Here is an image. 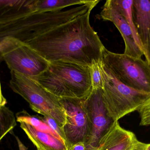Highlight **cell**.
I'll return each instance as SVG.
<instances>
[{
  "instance_id": "1",
  "label": "cell",
  "mask_w": 150,
  "mask_h": 150,
  "mask_svg": "<svg viewBox=\"0 0 150 150\" xmlns=\"http://www.w3.org/2000/svg\"><path fill=\"white\" fill-rule=\"evenodd\" d=\"M91 11L24 42L49 62L62 61L91 67L105 49L91 26Z\"/></svg>"
},
{
  "instance_id": "2",
  "label": "cell",
  "mask_w": 150,
  "mask_h": 150,
  "mask_svg": "<svg viewBox=\"0 0 150 150\" xmlns=\"http://www.w3.org/2000/svg\"><path fill=\"white\" fill-rule=\"evenodd\" d=\"M31 78L59 98L84 99L92 90L90 67L74 63L49 62L45 71Z\"/></svg>"
},
{
  "instance_id": "3",
  "label": "cell",
  "mask_w": 150,
  "mask_h": 150,
  "mask_svg": "<svg viewBox=\"0 0 150 150\" xmlns=\"http://www.w3.org/2000/svg\"><path fill=\"white\" fill-rule=\"evenodd\" d=\"M11 75V90L24 99L34 112L52 118L62 128L66 122V114L59 98L31 77L12 71Z\"/></svg>"
},
{
  "instance_id": "4",
  "label": "cell",
  "mask_w": 150,
  "mask_h": 150,
  "mask_svg": "<svg viewBox=\"0 0 150 150\" xmlns=\"http://www.w3.org/2000/svg\"><path fill=\"white\" fill-rule=\"evenodd\" d=\"M101 62L124 85L150 93V65L145 60L124 53H113L105 48Z\"/></svg>"
},
{
  "instance_id": "5",
  "label": "cell",
  "mask_w": 150,
  "mask_h": 150,
  "mask_svg": "<svg viewBox=\"0 0 150 150\" xmlns=\"http://www.w3.org/2000/svg\"><path fill=\"white\" fill-rule=\"evenodd\" d=\"M104 78L103 92L109 116L115 122L135 111L149 97L150 93L131 89L118 81L101 62Z\"/></svg>"
},
{
  "instance_id": "6",
  "label": "cell",
  "mask_w": 150,
  "mask_h": 150,
  "mask_svg": "<svg viewBox=\"0 0 150 150\" xmlns=\"http://www.w3.org/2000/svg\"><path fill=\"white\" fill-rule=\"evenodd\" d=\"M1 57L11 71L30 77L42 74L49 64L37 51L18 39H12L6 45Z\"/></svg>"
},
{
  "instance_id": "7",
  "label": "cell",
  "mask_w": 150,
  "mask_h": 150,
  "mask_svg": "<svg viewBox=\"0 0 150 150\" xmlns=\"http://www.w3.org/2000/svg\"><path fill=\"white\" fill-rule=\"evenodd\" d=\"M83 106L89 130L86 145L97 147L115 122L108 113L102 89H92L89 95L83 99Z\"/></svg>"
},
{
  "instance_id": "8",
  "label": "cell",
  "mask_w": 150,
  "mask_h": 150,
  "mask_svg": "<svg viewBox=\"0 0 150 150\" xmlns=\"http://www.w3.org/2000/svg\"><path fill=\"white\" fill-rule=\"evenodd\" d=\"M83 100L76 98H59L66 112V122L62 129L68 149L78 143L86 144L88 140L89 127Z\"/></svg>"
},
{
  "instance_id": "9",
  "label": "cell",
  "mask_w": 150,
  "mask_h": 150,
  "mask_svg": "<svg viewBox=\"0 0 150 150\" xmlns=\"http://www.w3.org/2000/svg\"><path fill=\"white\" fill-rule=\"evenodd\" d=\"M98 16L100 19L110 21L117 27L125 43L124 54L138 58H141L144 55L143 51L137 42L131 27L125 18L113 7L110 0L106 1Z\"/></svg>"
},
{
  "instance_id": "10",
  "label": "cell",
  "mask_w": 150,
  "mask_h": 150,
  "mask_svg": "<svg viewBox=\"0 0 150 150\" xmlns=\"http://www.w3.org/2000/svg\"><path fill=\"white\" fill-rule=\"evenodd\" d=\"M133 132L115 122L98 145V150H134L137 140Z\"/></svg>"
},
{
  "instance_id": "11",
  "label": "cell",
  "mask_w": 150,
  "mask_h": 150,
  "mask_svg": "<svg viewBox=\"0 0 150 150\" xmlns=\"http://www.w3.org/2000/svg\"><path fill=\"white\" fill-rule=\"evenodd\" d=\"M31 14L14 21L0 23V60L1 52L12 39L25 42L33 37Z\"/></svg>"
},
{
  "instance_id": "12",
  "label": "cell",
  "mask_w": 150,
  "mask_h": 150,
  "mask_svg": "<svg viewBox=\"0 0 150 150\" xmlns=\"http://www.w3.org/2000/svg\"><path fill=\"white\" fill-rule=\"evenodd\" d=\"M133 21L143 51L150 39V0H133Z\"/></svg>"
},
{
  "instance_id": "13",
  "label": "cell",
  "mask_w": 150,
  "mask_h": 150,
  "mask_svg": "<svg viewBox=\"0 0 150 150\" xmlns=\"http://www.w3.org/2000/svg\"><path fill=\"white\" fill-rule=\"evenodd\" d=\"M35 0H0V23H4L35 13Z\"/></svg>"
},
{
  "instance_id": "14",
  "label": "cell",
  "mask_w": 150,
  "mask_h": 150,
  "mask_svg": "<svg viewBox=\"0 0 150 150\" xmlns=\"http://www.w3.org/2000/svg\"><path fill=\"white\" fill-rule=\"evenodd\" d=\"M22 129L37 149L45 150H68L66 144L53 136L37 130L30 124L19 122Z\"/></svg>"
},
{
  "instance_id": "15",
  "label": "cell",
  "mask_w": 150,
  "mask_h": 150,
  "mask_svg": "<svg viewBox=\"0 0 150 150\" xmlns=\"http://www.w3.org/2000/svg\"><path fill=\"white\" fill-rule=\"evenodd\" d=\"M90 0H35V12L53 11L63 9L67 7L81 5L89 2Z\"/></svg>"
},
{
  "instance_id": "16",
  "label": "cell",
  "mask_w": 150,
  "mask_h": 150,
  "mask_svg": "<svg viewBox=\"0 0 150 150\" xmlns=\"http://www.w3.org/2000/svg\"><path fill=\"white\" fill-rule=\"evenodd\" d=\"M111 4L117 11L125 18L129 26L131 27L136 40L138 45L142 48V45L137 37L133 21L132 8L133 0H110Z\"/></svg>"
},
{
  "instance_id": "17",
  "label": "cell",
  "mask_w": 150,
  "mask_h": 150,
  "mask_svg": "<svg viewBox=\"0 0 150 150\" xmlns=\"http://www.w3.org/2000/svg\"><path fill=\"white\" fill-rule=\"evenodd\" d=\"M16 118L17 121L18 122H24L28 123L37 130L49 134L60 140L65 144L62 139L57 135V134H56L46 123L42 121L39 117L31 116L25 111H23L17 114Z\"/></svg>"
},
{
  "instance_id": "18",
  "label": "cell",
  "mask_w": 150,
  "mask_h": 150,
  "mask_svg": "<svg viewBox=\"0 0 150 150\" xmlns=\"http://www.w3.org/2000/svg\"><path fill=\"white\" fill-rule=\"evenodd\" d=\"M16 125L14 113L6 107H0V141Z\"/></svg>"
},
{
  "instance_id": "19",
  "label": "cell",
  "mask_w": 150,
  "mask_h": 150,
  "mask_svg": "<svg viewBox=\"0 0 150 150\" xmlns=\"http://www.w3.org/2000/svg\"><path fill=\"white\" fill-rule=\"evenodd\" d=\"M101 61L94 63L90 67L92 89H103L104 78Z\"/></svg>"
},
{
  "instance_id": "20",
  "label": "cell",
  "mask_w": 150,
  "mask_h": 150,
  "mask_svg": "<svg viewBox=\"0 0 150 150\" xmlns=\"http://www.w3.org/2000/svg\"><path fill=\"white\" fill-rule=\"evenodd\" d=\"M140 117V125L147 126L150 125V95L142 104L138 109Z\"/></svg>"
},
{
  "instance_id": "21",
  "label": "cell",
  "mask_w": 150,
  "mask_h": 150,
  "mask_svg": "<svg viewBox=\"0 0 150 150\" xmlns=\"http://www.w3.org/2000/svg\"><path fill=\"white\" fill-rule=\"evenodd\" d=\"M39 117L45 123H46L56 134H57V135L62 139V141L64 142L66 145V140H65V136H64L62 128L56 122V121L54 120L52 118L47 117V116Z\"/></svg>"
},
{
  "instance_id": "22",
  "label": "cell",
  "mask_w": 150,
  "mask_h": 150,
  "mask_svg": "<svg viewBox=\"0 0 150 150\" xmlns=\"http://www.w3.org/2000/svg\"><path fill=\"white\" fill-rule=\"evenodd\" d=\"M134 150H150V143L142 142L137 139L135 144Z\"/></svg>"
},
{
  "instance_id": "23",
  "label": "cell",
  "mask_w": 150,
  "mask_h": 150,
  "mask_svg": "<svg viewBox=\"0 0 150 150\" xmlns=\"http://www.w3.org/2000/svg\"><path fill=\"white\" fill-rule=\"evenodd\" d=\"M144 54L145 56V60L150 65V39L147 45L144 49Z\"/></svg>"
},
{
  "instance_id": "24",
  "label": "cell",
  "mask_w": 150,
  "mask_h": 150,
  "mask_svg": "<svg viewBox=\"0 0 150 150\" xmlns=\"http://www.w3.org/2000/svg\"><path fill=\"white\" fill-rule=\"evenodd\" d=\"M7 103V100H6V99L4 97L2 93L1 82H0V107L5 106Z\"/></svg>"
},
{
  "instance_id": "25",
  "label": "cell",
  "mask_w": 150,
  "mask_h": 150,
  "mask_svg": "<svg viewBox=\"0 0 150 150\" xmlns=\"http://www.w3.org/2000/svg\"><path fill=\"white\" fill-rule=\"evenodd\" d=\"M37 150H45L43 149H37Z\"/></svg>"
}]
</instances>
